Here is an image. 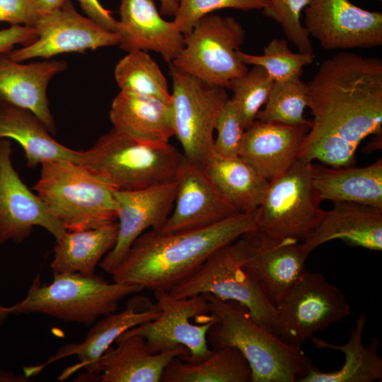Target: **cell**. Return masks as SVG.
<instances>
[{"instance_id": "d6a6232c", "label": "cell", "mask_w": 382, "mask_h": 382, "mask_svg": "<svg viewBox=\"0 0 382 382\" xmlns=\"http://www.w3.org/2000/svg\"><path fill=\"white\" fill-rule=\"evenodd\" d=\"M308 98V85L301 76L274 81L265 106L259 110L256 120L286 125L311 124L303 117Z\"/></svg>"}, {"instance_id": "f6af8a7d", "label": "cell", "mask_w": 382, "mask_h": 382, "mask_svg": "<svg viewBox=\"0 0 382 382\" xmlns=\"http://www.w3.org/2000/svg\"><path fill=\"white\" fill-rule=\"evenodd\" d=\"M10 315L9 307L4 306L0 303V330Z\"/></svg>"}, {"instance_id": "6da1fadb", "label": "cell", "mask_w": 382, "mask_h": 382, "mask_svg": "<svg viewBox=\"0 0 382 382\" xmlns=\"http://www.w3.org/2000/svg\"><path fill=\"white\" fill-rule=\"evenodd\" d=\"M313 120L298 158L353 166L360 143L382 133V60L341 52L323 60L308 83Z\"/></svg>"}, {"instance_id": "d6986e66", "label": "cell", "mask_w": 382, "mask_h": 382, "mask_svg": "<svg viewBox=\"0 0 382 382\" xmlns=\"http://www.w3.org/2000/svg\"><path fill=\"white\" fill-rule=\"evenodd\" d=\"M175 209L158 231L172 233L206 226L236 213L203 166L183 158L176 174Z\"/></svg>"}, {"instance_id": "8fae6325", "label": "cell", "mask_w": 382, "mask_h": 382, "mask_svg": "<svg viewBox=\"0 0 382 382\" xmlns=\"http://www.w3.org/2000/svg\"><path fill=\"white\" fill-rule=\"evenodd\" d=\"M154 294L161 311L159 316L129 329L118 338L141 335L152 354L185 347L190 355L180 358L190 361L207 356L211 350L207 332L214 320L204 295L177 299L166 291H154Z\"/></svg>"}, {"instance_id": "ba28073f", "label": "cell", "mask_w": 382, "mask_h": 382, "mask_svg": "<svg viewBox=\"0 0 382 382\" xmlns=\"http://www.w3.org/2000/svg\"><path fill=\"white\" fill-rule=\"evenodd\" d=\"M174 136L187 161L204 166L214 151L217 117L230 99L226 88L208 84L169 64Z\"/></svg>"}, {"instance_id": "bcb514c9", "label": "cell", "mask_w": 382, "mask_h": 382, "mask_svg": "<svg viewBox=\"0 0 382 382\" xmlns=\"http://www.w3.org/2000/svg\"><path fill=\"white\" fill-rule=\"evenodd\" d=\"M380 1H381V0H380Z\"/></svg>"}, {"instance_id": "30bf717a", "label": "cell", "mask_w": 382, "mask_h": 382, "mask_svg": "<svg viewBox=\"0 0 382 382\" xmlns=\"http://www.w3.org/2000/svg\"><path fill=\"white\" fill-rule=\"evenodd\" d=\"M352 313L345 294L322 274L306 270L277 306L272 333L283 342L302 345L316 332Z\"/></svg>"}, {"instance_id": "83f0119b", "label": "cell", "mask_w": 382, "mask_h": 382, "mask_svg": "<svg viewBox=\"0 0 382 382\" xmlns=\"http://www.w3.org/2000/svg\"><path fill=\"white\" fill-rule=\"evenodd\" d=\"M366 318L360 313L352 328L349 340L341 345L329 343L313 336L310 340L318 349L340 351L345 357L342 367L335 371H321L311 365L299 382H373L382 381V359L378 354L380 340L373 337L369 344H363V331Z\"/></svg>"}, {"instance_id": "836d02e7", "label": "cell", "mask_w": 382, "mask_h": 382, "mask_svg": "<svg viewBox=\"0 0 382 382\" xmlns=\"http://www.w3.org/2000/svg\"><path fill=\"white\" fill-rule=\"evenodd\" d=\"M273 84L274 81L266 70L258 65H253L244 74L230 82L228 88L233 93L230 100L244 130L256 120L257 114L265 104Z\"/></svg>"}, {"instance_id": "603a6c76", "label": "cell", "mask_w": 382, "mask_h": 382, "mask_svg": "<svg viewBox=\"0 0 382 382\" xmlns=\"http://www.w3.org/2000/svg\"><path fill=\"white\" fill-rule=\"evenodd\" d=\"M67 67L65 61L50 60L21 64L0 54V96L29 110L52 134L56 125L49 108L47 88L50 81Z\"/></svg>"}, {"instance_id": "f35d334b", "label": "cell", "mask_w": 382, "mask_h": 382, "mask_svg": "<svg viewBox=\"0 0 382 382\" xmlns=\"http://www.w3.org/2000/svg\"><path fill=\"white\" fill-rule=\"evenodd\" d=\"M35 20L31 0H0V22L33 27Z\"/></svg>"}, {"instance_id": "4dcf8cb0", "label": "cell", "mask_w": 382, "mask_h": 382, "mask_svg": "<svg viewBox=\"0 0 382 382\" xmlns=\"http://www.w3.org/2000/svg\"><path fill=\"white\" fill-rule=\"evenodd\" d=\"M161 382H252L250 365L241 352L231 347L211 349L196 361L173 359Z\"/></svg>"}, {"instance_id": "d4e9b609", "label": "cell", "mask_w": 382, "mask_h": 382, "mask_svg": "<svg viewBox=\"0 0 382 382\" xmlns=\"http://www.w3.org/2000/svg\"><path fill=\"white\" fill-rule=\"evenodd\" d=\"M109 116L115 129L142 143L166 144L174 136L171 102L120 91Z\"/></svg>"}, {"instance_id": "f546056e", "label": "cell", "mask_w": 382, "mask_h": 382, "mask_svg": "<svg viewBox=\"0 0 382 382\" xmlns=\"http://www.w3.org/2000/svg\"><path fill=\"white\" fill-rule=\"evenodd\" d=\"M203 168L222 196L238 212L260 206L270 181L239 156L226 158L214 151Z\"/></svg>"}, {"instance_id": "ac0fdd59", "label": "cell", "mask_w": 382, "mask_h": 382, "mask_svg": "<svg viewBox=\"0 0 382 382\" xmlns=\"http://www.w3.org/2000/svg\"><path fill=\"white\" fill-rule=\"evenodd\" d=\"M177 191L175 179L139 190H115L119 221L117 239L98 266L110 274L141 233L149 228L159 231L170 214Z\"/></svg>"}, {"instance_id": "8992f818", "label": "cell", "mask_w": 382, "mask_h": 382, "mask_svg": "<svg viewBox=\"0 0 382 382\" xmlns=\"http://www.w3.org/2000/svg\"><path fill=\"white\" fill-rule=\"evenodd\" d=\"M183 158L170 143H142L113 128L83 151L81 164L116 190H135L175 180Z\"/></svg>"}, {"instance_id": "ee69618b", "label": "cell", "mask_w": 382, "mask_h": 382, "mask_svg": "<svg viewBox=\"0 0 382 382\" xmlns=\"http://www.w3.org/2000/svg\"><path fill=\"white\" fill-rule=\"evenodd\" d=\"M30 378L23 375H18L11 371L0 369V382H29Z\"/></svg>"}, {"instance_id": "ab89813d", "label": "cell", "mask_w": 382, "mask_h": 382, "mask_svg": "<svg viewBox=\"0 0 382 382\" xmlns=\"http://www.w3.org/2000/svg\"><path fill=\"white\" fill-rule=\"evenodd\" d=\"M33 27L15 25L0 30V54L12 50L16 45H27L37 39Z\"/></svg>"}, {"instance_id": "277c9868", "label": "cell", "mask_w": 382, "mask_h": 382, "mask_svg": "<svg viewBox=\"0 0 382 382\" xmlns=\"http://www.w3.org/2000/svg\"><path fill=\"white\" fill-rule=\"evenodd\" d=\"M50 284L37 274L24 299L9 307L11 315L41 313L65 322L89 326L115 312L126 296L139 293V286L112 283L96 274L53 272Z\"/></svg>"}, {"instance_id": "7402d4cb", "label": "cell", "mask_w": 382, "mask_h": 382, "mask_svg": "<svg viewBox=\"0 0 382 382\" xmlns=\"http://www.w3.org/2000/svg\"><path fill=\"white\" fill-rule=\"evenodd\" d=\"M370 250H382V209L362 204L337 202L324 214L301 245L310 253L332 240Z\"/></svg>"}, {"instance_id": "60d3db41", "label": "cell", "mask_w": 382, "mask_h": 382, "mask_svg": "<svg viewBox=\"0 0 382 382\" xmlns=\"http://www.w3.org/2000/svg\"><path fill=\"white\" fill-rule=\"evenodd\" d=\"M87 17L102 28L118 33L119 21L115 20L110 11L105 8L98 0H76Z\"/></svg>"}, {"instance_id": "e575fe53", "label": "cell", "mask_w": 382, "mask_h": 382, "mask_svg": "<svg viewBox=\"0 0 382 382\" xmlns=\"http://www.w3.org/2000/svg\"><path fill=\"white\" fill-rule=\"evenodd\" d=\"M239 60L245 64L258 65L264 68L274 81H282L301 76L303 67L311 64L314 54L294 53L286 40L274 38L264 47L262 55H253L241 50L236 52Z\"/></svg>"}, {"instance_id": "7a4b0ae2", "label": "cell", "mask_w": 382, "mask_h": 382, "mask_svg": "<svg viewBox=\"0 0 382 382\" xmlns=\"http://www.w3.org/2000/svg\"><path fill=\"white\" fill-rule=\"evenodd\" d=\"M257 209L212 224L172 233H141L110 272L113 282L169 292L218 249L257 228Z\"/></svg>"}, {"instance_id": "44dd1931", "label": "cell", "mask_w": 382, "mask_h": 382, "mask_svg": "<svg viewBox=\"0 0 382 382\" xmlns=\"http://www.w3.org/2000/svg\"><path fill=\"white\" fill-rule=\"evenodd\" d=\"M119 45L128 52L154 51L171 63L184 47V35L174 21L161 17L154 0H121Z\"/></svg>"}, {"instance_id": "4316f807", "label": "cell", "mask_w": 382, "mask_h": 382, "mask_svg": "<svg viewBox=\"0 0 382 382\" xmlns=\"http://www.w3.org/2000/svg\"><path fill=\"white\" fill-rule=\"evenodd\" d=\"M311 163V178L321 201L349 202L382 209V159L365 167Z\"/></svg>"}, {"instance_id": "52a82bcc", "label": "cell", "mask_w": 382, "mask_h": 382, "mask_svg": "<svg viewBox=\"0 0 382 382\" xmlns=\"http://www.w3.org/2000/svg\"><path fill=\"white\" fill-rule=\"evenodd\" d=\"M172 64L180 71L212 86L228 88L248 70L236 52L245 42L243 25L231 16L213 13L202 17L187 35Z\"/></svg>"}, {"instance_id": "d590c367", "label": "cell", "mask_w": 382, "mask_h": 382, "mask_svg": "<svg viewBox=\"0 0 382 382\" xmlns=\"http://www.w3.org/2000/svg\"><path fill=\"white\" fill-rule=\"evenodd\" d=\"M268 6L263 14L278 23L287 39L298 48L299 52L312 53L313 49L306 30L300 18L303 9L310 0H266Z\"/></svg>"}, {"instance_id": "4fadbf2b", "label": "cell", "mask_w": 382, "mask_h": 382, "mask_svg": "<svg viewBox=\"0 0 382 382\" xmlns=\"http://www.w3.org/2000/svg\"><path fill=\"white\" fill-rule=\"evenodd\" d=\"M231 246L239 265L276 307L306 270L308 255L301 243L293 238L273 236L256 228L240 236Z\"/></svg>"}, {"instance_id": "9c48e42d", "label": "cell", "mask_w": 382, "mask_h": 382, "mask_svg": "<svg viewBox=\"0 0 382 382\" xmlns=\"http://www.w3.org/2000/svg\"><path fill=\"white\" fill-rule=\"evenodd\" d=\"M311 163L300 158L270 181L257 209V228L271 236L303 241L325 210L313 185Z\"/></svg>"}, {"instance_id": "1f68e13d", "label": "cell", "mask_w": 382, "mask_h": 382, "mask_svg": "<svg viewBox=\"0 0 382 382\" xmlns=\"http://www.w3.org/2000/svg\"><path fill=\"white\" fill-rule=\"evenodd\" d=\"M115 79L121 91L171 102L166 79L146 52H128L117 64Z\"/></svg>"}, {"instance_id": "5bb4252c", "label": "cell", "mask_w": 382, "mask_h": 382, "mask_svg": "<svg viewBox=\"0 0 382 382\" xmlns=\"http://www.w3.org/2000/svg\"><path fill=\"white\" fill-rule=\"evenodd\" d=\"M33 28L37 39L5 53L8 58L19 62L35 57L48 59L62 53L119 45L120 42L118 33L81 15L69 0L60 8L38 16Z\"/></svg>"}, {"instance_id": "7c38bea8", "label": "cell", "mask_w": 382, "mask_h": 382, "mask_svg": "<svg viewBox=\"0 0 382 382\" xmlns=\"http://www.w3.org/2000/svg\"><path fill=\"white\" fill-rule=\"evenodd\" d=\"M168 293L177 299L210 294L223 301H236L248 309L257 324L272 332L277 307L267 299L252 276L239 265L231 243L212 253Z\"/></svg>"}, {"instance_id": "cb8c5ba5", "label": "cell", "mask_w": 382, "mask_h": 382, "mask_svg": "<svg viewBox=\"0 0 382 382\" xmlns=\"http://www.w3.org/2000/svg\"><path fill=\"white\" fill-rule=\"evenodd\" d=\"M115 343L117 347H109L98 360L93 381L161 382L173 359L190 355L185 347L152 354L146 340L139 335L117 338Z\"/></svg>"}, {"instance_id": "f1b7e54d", "label": "cell", "mask_w": 382, "mask_h": 382, "mask_svg": "<svg viewBox=\"0 0 382 382\" xmlns=\"http://www.w3.org/2000/svg\"><path fill=\"white\" fill-rule=\"evenodd\" d=\"M118 222L109 221L80 231H66L55 239L50 267L56 273L94 274L96 266L115 246Z\"/></svg>"}, {"instance_id": "484cf974", "label": "cell", "mask_w": 382, "mask_h": 382, "mask_svg": "<svg viewBox=\"0 0 382 382\" xmlns=\"http://www.w3.org/2000/svg\"><path fill=\"white\" fill-rule=\"evenodd\" d=\"M50 134L33 112L0 96V139L18 142L24 151L29 168L57 159L82 163L83 151L65 146Z\"/></svg>"}, {"instance_id": "5b68a950", "label": "cell", "mask_w": 382, "mask_h": 382, "mask_svg": "<svg viewBox=\"0 0 382 382\" xmlns=\"http://www.w3.org/2000/svg\"><path fill=\"white\" fill-rule=\"evenodd\" d=\"M32 189L66 231L94 228L117 218L116 190L82 164L64 159L44 162Z\"/></svg>"}, {"instance_id": "9a60e30c", "label": "cell", "mask_w": 382, "mask_h": 382, "mask_svg": "<svg viewBox=\"0 0 382 382\" xmlns=\"http://www.w3.org/2000/svg\"><path fill=\"white\" fill-rule=\"evenodd\" d=\"M160 313L156 303L145 296L135 295L128 300L124 310L111 313L96 321L81 342L64 345L44 364L25 367L24 375L30 378L51 363L74 355L79 362L64 369L58 379L64 380L83 369L85 373L76 381H93L97 363L110 345L125 331L155 319Z\"/></svg>"}, {"instance_id": "ffe728a7", "label": "cell", "mask_w": 382, "mask_h": 382, "mask_svg": "<svg viewBox=\"0 0 382 382\" xmlns=\"http://www.w3.org/2000/svg\"><path fill=\"white\" fill-rule=\"evenodd\" d=\"M311 124L286 125L255 120L244 130L238 156L271 181L297 160Z\"/></svg>"}, {"instance_id": "e0dca14e", "label": "cell", "mask_w": 382, "mask_h": 382, "mask_svg": "<svg viewBox=\"0 0 382 382\" xmlns=\"http://www.w3.org/2000/svg\"><path fill=\"white\" fill-rule=\"evenodd\" d=\"M11 152V141L0 139V245L22 243L36 226L59 238L66 230L23 183L12 164Z\"/></svg>"}, {"instance_id": "3957f363", "label": "cell", "mask_w": 382, "mask_h": 382, "mask_svg": "<svg viewBox=\"0 0 382 382\" xmlns=\"http://www.w3.org/2000/svg\"><path fill=\"white\" fill-rule=\"evenodd\" d=\"M202 295L214 320L207 332L209 346L239 350L250 365L252 382H296L307 374L312 364L301 347L283 342L261 327L245 306Z\"/></svg>"}, {"instance_id": "7bdbcfd3", "label": "cell", "mask_w": 382, "mask_h": 382, "mask_svg": "<svg viewBox=\"0 0 382 382\" xmlns=\"http://www.w3.org/2000/svg\"><path fill=\"white\" fill-rule=\"evenodd\" d=\"M160 13L165 16H175L176 14L180 0H160Z\"/></svg>"}, {"instance_id": "8d00e7d4", "label": "cell", "mask_w": 382, "mask_h": 382, "mask_svg": "<svg viewBox=\"0 0 382 382\" xmlns=\"http://www.w3.org/2000/svg\"><path fill=\"white\" fill-rule=\"evenodd\" d=\"M266 0H180L174 23L184 35L189 34L199 19L214 11L236 8L242 11L263 9Z\"/></svg>"}, {"instance_id": "2e32d148", "label": "cell", "mask_w": 382, "mask_h": 382, "mask_svg": "<svg viewBox=\"0 0 382 382\" xmlns=\"http://www.w3.org/2000/svg\"><path fill=\"white\" fill-rule=\"evenodd\" d=\"M308 34L328 50L369 49L382 44V13L349 0H310L304 8Z\"/></svg>"}, {"instance_id": "74e56055", "label": "cell", "mask_w": 382, "mask_h": 382, "mask_svg": "<svg viewBox=\"0 0 382 382\" xmlns=\"http://www.w3.org/2000/svg\"><path fill=\"white\" fill-rule=\"evenodd\" d=\"M215 130L217 135L214 141V152L226 158L238 156L244 129L230 99L217 117Z\"/></svg>"}, {"instance_id": "b9f144b4", "label": "cell", "mask_w": 382, "mask_h": 382, "mask_svg": "<svg viewBox=\"0 0 382 382\" xmlns=\"http://www.w3.org/2000/svg\"><path fill=\"white\" fill-rule=\"evenodd\" d=\"M66 1L67 0H31L32 8L35 19L40 16L60 8Z\"/></svg>"}]
</instances>
